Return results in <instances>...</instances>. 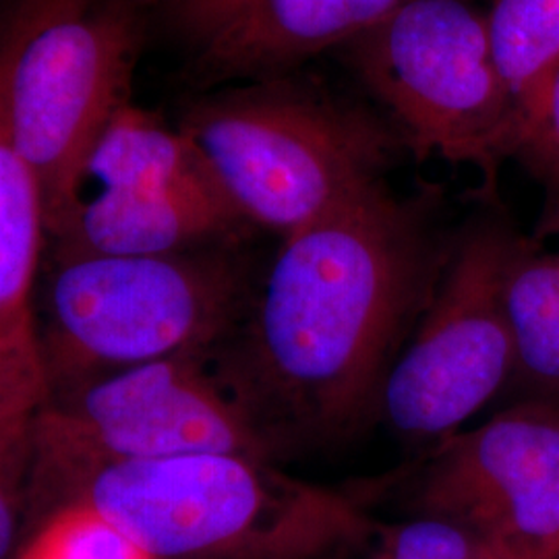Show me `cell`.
<instances>
[{
    "label": "cell",
    "mask_w": 559,
    "mask_h": 559,
    "mask_svg": "<svg viewBox=\"0 0 559 559\" xmlns=\"http://www.w3.org/2000/svg\"><path fill=\"white\" fill-rule=\"evenodd\" d=\"M514 160L559 191V69L519 115Z\"/></svg>",
    "instance_id": "obj_19"
},
{
    "label": "cell",
    "mask_w": 559,
    "mask_h": 559,
    "mask_svg": "<svg viewBox=\"0 0 559 559\" xmlns=\"http://www.w3.org/2000/svg\"><path fill=\"white\" fill-rule=\"evenodd\" d=\"M253 0H168L170 20L185 38L205 46L239 20Z\"/></svg>",
    "instance_id": "obj_20"
},
{
    "label": "cell",
    "mask_w": 559,
    "mask_h": 559,
    "mask_svg": "<svg viewBox=\"0 0 559 559\" xmlns=\"http://www.w3.org/2000/svg\"><path fill=\"white\" fill-rule=\"evenodd\" d=\"M46 392L40 362L0 359V559L15 558L29 533L34 436Z\"/></svg>",
    "instance_id": "obj_15"
},
{
    "label": "cell",
    "mask_w": 559,
    "mask_h": 559,
    "mask_svg": "<svg viewBox=\"0 0 559 559\" xmlns=\"http://www.w3.org/2000/svg\"><path fill=\"white\" fill-rule=\"evenodd\" d=\"M487 36L516 115L559 69V0H496Z\"/></svg>",
    "instance_id": "obj_16"
},
{
    "label": "cell",
    "mask_w": 559,
    "mask_h": 559,
    "mask_svg": "<svg viewBox=\"0 0 559 559\" xmlns=\"http://www.w3.org/2000/svg\"><path fill=\"white\" fill-rule=\"evenodd\" d=\"M342 559H346V558H342Z\"/></svg>",
    "instance_id": "obj_22"
},
{
    "label": "cell",
    "mask_w": 559,
    "mask_h": 559,
    "mask_svg": "<svg viewBox=\"0 0 559 559\" xmlns=\"http://www.w3.org/2000/svg\"><path fill=\"white\" fill-rule=\"evenodd\" d=\"M13 559H154L85 503L52 510L29 531Z\"/></svg>",
    "instance_id": "obj_17"
},
{
    "label": "cell",
    "mask_w": 559,
    "mask_h": 559,
    "mask_svg": "<svg viewBox=\"0 0 559 559\" xmlns=\"http://www.w3.org/2000/svg\"><path fill=\"white\" fill-rule=\"evenodd\" d=\"M198 452L278 462L207 355L143 362L52 392L36 419L29 531L108 466Z\"/></svg>",
    "instance_id": "obj_6"
},
{
    "label": "cell",
    "mask_w": 559,
    "mask_h": 559,
    "mask_svg": "<svg viewBox=\"0 0 559 559\" xmlns=\"http://www.w3.org/2000/svg\"><path fill=\"white\" fill-rule=\"evenodd\" d=\"M528 240L498 221L473 226L440 278L381 390L378 417L411 440L459 433L516 367L508 276Z\"/></svg>",
    "instance_id": "obj_8"
},
{
    "label": "cell",
    "mask_w": 559,
    "mask_h": 559,
    "mask_svg": "<svg viewBox=\"0 0 559 559\" xmlns=\"http://www.w3.org/2000/svg\"><path fill=\"white\" fill-rule=\"evenodd\" d=\"M353 41L367 87L420 158L473 164L491 180L514 156L516 106L468 0H411Z\"/></svg>",
    "instance_id": "obj_7"
},
{
    "label": "cell",
    "mask_w": 559,
    "mask_h": 559,
    "mask_svg": "<svg viewBox=\"0 0 559 559\" xmlns=\"http://www.w3.org/2000/svg\"><path fill=\"white\" fill-rule=\"evenodd\" d=\"M506 299L516 350L512 383L528 399H558L559 247L540 251L528 240L510 270Z\"/></svg>",
    "instance_id": "obj_14"
},
{
    "label": "cell",
    "mask_w": 559,
    "mask_h": 559,
    "mask_svg": "<svg viewBox=\"0 0 559 559\" xmlns=\"http://www.w3.org/2000/svg\"><path fill=\"white\" fill-rule=\"evenodd\" d=\"M135 2H140L141 7H145L147 2H152V0H135Z\"/></svg>",
    "instance_id": "obj_21"
},
{
    "label": "cell",
    "mask_w": 559,
    "mask_h": 559,
    "mask_svg": "<svg viewBox=\"0 0 559 559\" xmlns=\"http://www.w3.org/2000/svg\"><path fill=\"white\" fill-rule=\"evenodd\" d=\"M180 131L242 218L282 239L381 182L394 150L380 120L284 83L198 102Z\"/></svg>",
    "instance_id": "obj_5"
},
{
    "label": "cell",
    "mask_w": 559,
    "mask_h": 559,
    "mask_svg": "<svg viewBox=\"0 0 559 559\" xmlns=\"http://www.w3.org/2000/svg\"><path fill=\"white\" fill-rule=\"evenodd\" d=\"M415 506L471 528L493 559H559L558 399H524L441 440Z\"/></svg>",
    "instance_id": "obj_9"
},
{
    "label": "cell",
    "mask_w": 559,
    "mask_h": 559,
    "mask_svg": "<svg viewBox=\"0 0 559 559\" xmlns=\"http://www.w3.org/2000/svg\"><path fill=\"white\" fill-rule=\"evenodd\" d=\"M443 261L417 203L383 182L282 239L216 365L278 459L378 417Z\"/></svg>",
    "instance_id": "obj_1"
},
{
    "label": "cell",
    "mask_w": 559,
    "mask_h": 559,
    "mask_svg": "<svg viewBox=\"0 0 559 559\" xmlns=\"http://www.w3.org/2000/svg\"><path fill=\"white\" fill-rule=\"evenodd\" d=\"M411 0H253L221 36L201 46L198 78L263 75L353 41Z\"/></svg>",
    "instance_id": "obj_11"
},
{
    "label": "cell",
    "mask_w": 559,
    "mask_h": 559,
    "mask_svg": "<svg viewBox=\"0 0 559 559\" xmlns=\"http://www.w3.org/2000/svg\"><path fill=\"white\" fill-rule=\"evenodd\" d=\"M247 307L239 265L218 251L57 255L36 307L46 390L180 355L210 357Z\"/></svg>",
    "instance_id": "obj_4"
},
{
    "label": "cell",
    "mask_w": 559,
    "mask_h": 559,
    "mask_svg": "<svg viewBox=\"0 0 559 559\" xmlns=\"http://www.w3.org/2000/svg\"><path fill=\"white\" fill-rule=\"evenodd\" d=\"M373 540V559H493L471 528L429 512L378 524Z\"/></svg>",
    "instance_id": "obj_18"
},
{
    "label": "cell",
    "mask_w": 559,
    "mask_h": 559,
    "mask_svg": "<svg viewBox=\"0 0 559 559\" xmlns=\"http://www.w3.org/2000/svg\"><path fill=\"white\" fill-rule=\"evenodd\" d=\"M102 189L170 193L222 189L195 143L133 104L106 122L85 164Z\"/></svg>",
    "instance_id": "obj_13"
},
{
    "label": "cell",
    "mask_w": 559,
    "mask_h": 559,
    "mask_svg": "<svg viewBox=\"0 0 559 559\" xmlns=\"http://www.w3.org/2000/svg\"><path fill=\"white\" fill-rule=\"evenodd\" d=\"M247 221L222 189L140 193L102 189L81 198L52 235L57 255L150 258L198 251L237 235Z\"/></svg>",
    "instance_id": "obj_10"
},
{
    "label": "cell",
    "mask_w": 559,
    "mask_h": 559,
    "mask_svg": "<svg viewBox=\"0 0 559 559\" xmlns=\"http://www.w3.org/2000/svg\"><path fill=\"white\" fill-rule=\"evenodd\" d=\"M140 9L135 0H7L0 13V102L50 235L83 198L102 129L131 104Z\"/></svg>",
    "instance_id": "obj_3"
},
{
    "label": "cell",
    "mask_w": 559,
    "mask_h": 559,
    "mask_svg": "<svg viewBox=\"0 0 559 559\" xmlns=\"http://www.w3.org/2000/svg\"><path fill=\"white\" fill-rule=\"evenodd\" d=\"M44 233L40 187L9 135L0 102V353L40 350L34 288Z\"/></svg>",
    "instance_id": "obj_12"
},
{
    "label": "cell",
    "mask_w": 559,
    "mask_h": 559,
    "mask_svg": "<svg viewBox=\"0 0 559 559\" xmlns=\"http://www.w3.org/2000/svg\"><path fill=\"white\" fill-rule=\"evenodd\" d=\"M75 501L154 559H342L378 528L355 498L237 452L122 462Z\"/></svg>",
    "instance_id": "obj_2"
}]
</instances>
